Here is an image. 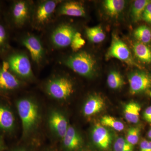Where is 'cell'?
Returning a JSON list of instances; mask_svg holds the SVG:
<instances>
[{
  "label": "cell",
  "instance_id": "ffe728a7",
  "mask_svg": "<svg viewBox=\"0 0 151 151\" xmlns=\"http://www.w3.org/2000/svg\"><path fill=\"white\" fill-rule=\"evenodd\" d=\"M134 52L140 61L145 63H151V50L145 44L137 42L134 45Z\"/></svg>",
  "mask_w": 151,
  "mask_h": 151
},
{
  "label": "cell",
  "instance_id": "d4e9b609",
  "mask_svg": "<svg viewBox=\"0 0 151 151\" xmlns=\"http://www.w3.org/2000/svg\"><path fill=\"white\" fill-rule=\"evenodd\" d=\"M108 86L113 89H119L124 85V78L119 72L116 71H111L107 78Z\"/></svg>",
  "mask_w": 151,
  "mask_h": 151
},
{
  "label": "cell",
  "instance_id": "44dd1931",
  "mask_svg": "<svg viewBox=\"0 0 151 151\" xmlns=\"http://www.w3.org/2000/svg\"><path fill=\"white\" fill-rule=\"evenodd\" d=\"M151 3L150 0H137L132 6V17L133 20L138 22L142 19L143 13L146 7Z\"/></svg>",
  "mask_w": 151,
  "mask_h": 151
},
{
  "label": "cell",
  "instance_id": "f1b7e54d",
  "mask_svg": "<svg viewBox=\"0 0 151 151\" xmlns=\"http://www.w3.org/2000/svg\"><path fill=\"white\" fill-rule=\"evenodd\" d=\"M7 42V33L3 25L0 24V50L5 47Z\"/></svg>",
  "mask_w": 151,
  "mask_h": 151
},
{
  "label": "cell",
  "instance_id": "5b68a950",
  "mask_svg": "<svg viewBox=\"0 0 151 151\" xmlns=\"http://www.w3.org/2000/svg\"><path fill=\"white\" fill-rule=\"evenodd\" d=\"M77 32L73 25L69 23H61L55 25L49 36L50 45L56 50L70 46L73 37Z\"/></svg>",
  "mask_w": 151,
  "mask_h": 151
},
{
  "label": "cell",
  "instance_id": "8fae6325",
  "mask_svg": "<svg viewBox=\"0 0 151 151\" xmlns=\"http://www.w3.org/2000/svg\"><path fill=\"white\" fill-rule=\"evenodd\" d=\"M55 16L84 17L86 16V11L84 4L81 2H61L57 7Z\"/></svg>",
  "mask_w": 151,
  "mask_h": 151
},
{
  "label": "cell",
  "instance_id": "52a82bcc",
  "mask_svg": "<svg viewBox=\"0 0 151 151\" xmlns=\"http://www.w3.org/2000/svg\"><path fill=\"white\" fill-rule=\"evenodd\" d=\"M21 43L29 52L31 58L36 65L41 66L46 60V52L38 36L27 33L22 37Z\"/></svg>",
  "mask_w": 151,
  "mask_h": 151
},
{
  "label": "cell",
  "instance_id": "ac0fdd59",
  "mask_svg": "<svg viewBox=\"0 0 151 151\" xmlns=\"http://www.w3.org/2000/svg\"><path fill=\"white\" fill-rule=\"evenodd\" d=\"M14 123V117L10 110L0 105V128L10 131L13 128Z\"/></svg>",
  "mask_w": 151,
  "mask_h": 151
},
{
  "label": "cell",
  "instance_id": "9a60e30c",
  "mask_svg": "<svg viewBox=\"0 0 151 151\" xmlns=\"http://www.w3.org/2000/svg\"><path fill=\"white\" fill-rule=\"evenodd\" d=\"M63 139L64 147L69 151L78 150L82 146L83 139L81 135L74 127L69 126Z\"/></svg>",
  "mask_w": 151,
  "mask_h": 151
},
{
  "label": "cell",
  "instance_id": "d6986e66",
  "mask_svg": "<svg viewBox=\"0 0 151 151\" xmlns=\"http://www.w3.org/2000/svg\"><path fill=\"white\" fill-rule=\"evenodd\" d=\"M107 14L111 17L119 14L124 9L125 1L123 0H106L103 4Z\"/></svg>",
  "mask_w": 151,
  "mask_h": 151
},
{
  "label": "cell",
  "instance_id": "6da1fadb",
  "mask_svg": "<svg viewBox=\"0 0 151 151\" xmlns=\"http://www.w3.org/2000/svg\"><path fill=\"white\" fill-rule=\"evenodd\" d=\"M61 1L43 0L34 4L30 22L35 29L42 30L47 27L53 20L55 12Z\"/></svg>",
  "mask_w": 151,
  "mask_h": 151
},
{
  "label": "cell",
  "instance_id": "4fadbf2b",
  "mask_svg": "<svg viewBox=\"0 0 151 151\" xmlns=\"http://www.w3.org/2000/svg\"><path fill=\"white\" fill-rule=\"evenodd\" d=\"M21 83L14 74L9 70L8 66L5 63L0 68V90L12 91L19 88Z\"/></svg>",
  "mask_w": 151,
  "mask_h": 151
},
{
  "label": "cell",
  "instance_id": "4316f807",
  "mask_svg": "<svg viewBox=\"0 0 151 151\" xmlns=\"http://www.w3.org/2000/svg\"><path fill=\"white\" fill-rule=\"evenodd\" d=\"M140 133V129L139 127H132L128 130L125 139L132 145H135L139 142Z\"/></svg>",
  "mask_w": 151,
  "mask_h": 151
},
{
  "label": "cell",
  "instance_id": "ba28073f",
  "mask_svg": "<svg viewBox=\"0 0 151 151\" xmlns=\"http://www.w3.org/2000/svg\"><path fill=\"white\" fill-rule=\"evenodd\" d=\"M34 4L32 1L25 0L14 2L11 8V14L13 22L17 27H23L30 22Z\"/></svg>",
  "mask_w": 151,
  "mask_h": 151
},
{
  "label": "cell",
  "instance_id": "8992f818",
  "mask_svg": "<svg viewBox=\"0 0 151 151\" xmlns=\"http://www.w3.org/2000/svg\"><path fill=\"white\" fill-rule=\"evenodd\" d=\"M6 63L9 69L16 76L24 79L33 77L29 58L26 52L17 51L10 55Z\"/></svg>",
  "mask_w": 151,
  "mask_h": 151
},
{
  "label": "cell",
  "instance_id": "5bb4252c",
  "mask_svg": "<svg viewBox=\"0 0 151 151\" xmlns=\"http://www.w3.org/2000/svg\"><path fill=\"white\" fill-rule=\"evenodd\" d=\"M49 124L52 131L58 137L63 138L69 126L65 116L58 111H53L49 118Z\"/></svg>",
  "mask_w": 151,
  "mask_h": 151
},
{
  "label": "cell",
  "instance_id": "277c9868",
  "mask_svg": "<svg viewBox=\"0 0 151 151\" xmlns=\"http://www.w3.org/2000/svg\"><path fill=\"white\" fill-rule=\"evenodd\" d=\"M45 89L47 93L53 99L64 100L73 94L74 85L70 78L63 76L55 75L47 82Z\"/></svg>",
  "mask_w": 151,
  "mask_h": 151
},
{
  "label": "cell",
  "instance_id": "9c48e42d",
  "mask_svg": "<svg viewBox=\"0 0 151 151\" xmlns=\"http://www.w3.org/2000/svg\"><path fill=\"white\" fill-rule=\"evenodd\" d=\"M107 56L110 58H113L119 59L128 65H137L127 45L116 35L113 36Z\"/></svg>",
  "mask_w": 151,
  "mask_h": 151
},
{
  "label": "cell",
  "instance_id": "7a4b0ae2",
  "mask_svg": "<svg viewBox=\"0 0 151 151\" xmlns=\"http://www.w3.org/2000/svg\"><path fill=\"white\" fill-rule=\"evenodd\" d=\"M61 62L75 73L84 77H91L95 72L96 61L86 51L77 52L63 59Z\"/></svg>",
  "mask_w": 151,
  "mask_h": 151
},
{
  "label": "cell",
  "instance_id": "8d00e7d4",
  "mask_svg": "<svg viewBox=\"0 0 151 151\" xmlns=\"http://www.w3.org/2000/svg\"><path fill=\"white\" fill-rule=\"evenodd\" d=\"M150 96L151 97V92H150Z\"/></svg>",
  "mask_w": 151,
  "mask_h": 151
},
{
  "label": "cell",
  "instance_id": "7c38bea8",
  "mask_svg": "<svg viewBox=\"0 0 151 151\" xmlns=\"http://www.w3.org/2000/svg\"><path fill=\"white\" fill-rule=\"evenodd\" d=\"M92 138L94 145L104 150L110 147L113 140L109 130L101 124H96L92 129Z\"/></svg>",
  "mask_w": 151,
  "mask_h": 151
},
{
  "label": "cell",
  "instance_id": "30bf717a",
  "mask_svg": "<svg viewBox=\"0 0 151 151\" xmlns=\"http://www.w3.org/2000/svg\"><path fill=\"white\" fill-rule=\"evenodd\" d=\"M129 82L131 94H139L151 88V76L144 71H136L129 76Z\"/></svg>",
  "mask_w": 151,
  "mask_h": 151
},
{
  "label": "cell",
  "instance_id": "f546056e",
  "mask_svg": "<svg viewBox=\"0 0 151 151\" xmlns=\"http://www.w3.org/2000/svg\"><path fill=\"white\" fill-rule=\"evenodd\" d=\"M142 19L147 23L151 24V3L146 7L143 13Z\"/></svg>",
  "mask_w": 151,
  "mask_h": 151
},
{
  "label": "cell",
  "instance_id": "603a6c76",
  "mask_svg": "<svg viewBox=\"0 0 151 151\" xmlns=\"http://www.w3.org/2000/svg\"><path fill=\"white\" fill-rule=\"evenodd\" d=\"M134 35L142 43H149L151 40V30L146 26H141L137 28L134 31Z\"/></svg>",
  "mask_w": 151,
  "mask_h": 151
},
{
  "label": "cell",
  "instance_id": "484cf974",
  "mask_svg": "<svg viewBox=\"0 0 151 151\" xmlns=\"http://www.w3.org/2000/svg\"><path fill=\"white\" fill-rule=\"evenodd\" d=\"M134 146L125 138L119 137L115 141L113 148L114 151H134Z\"/></svg>",
  "mask_w": 151,
  "mask_h": 151
},
{
  "label": "cell",
  "instance_id": "e0dca14e",
  "mask_svg": "<svg viewBox=\"0 0 151 151\" xmlns=\"http://www.w3.org/2000/svg\"><path fill=\"white\" fill-rule=\"evenodd\" d=\"M141 106L138 103L131 102L125 105L124 114L126 120L130 123L137 124L139 120Z\"/></svg>",
  "mask_w": 151,
  "mask_h": 151
},
{
  "label": "cell",
  "instance_id": "d6a6232c",
  "mask_svg": "<svg viewBox=\"0 0 151 151\" xmlns=\"http://www.w3.org/2000/svg\"><path fill=\"white\" fill-rule=\"evenodd\" d=\"M3 147V143L1 139H0V149H2Z\"/></svg>",
  "mask_w": 151,
  "mask_h": 151
},
{
  "label": "cell",
  "instance_id": "d590c367",
  "mask_svg": "<svg viewBox=\"0 0 151 151\" xmlns=\"http://www.w3.org/2000/svg\"><path fill=\"white\" fill-rule=\"evenodd\" d=\"M2 150V149H0V151H1Z\"/></svg>",
  "mask_w": 151,
  "mask_h": 151
},
{
  "label": "cell",
  "instance_id": "836d02e7",
  "mask_svg": "<svg viewBox=\"0 0 151 151\" xmlns=\"http://www.w3.org/2000/svg\"><path fill=\"white\" fill-rule=\"evenodd\" d=\"M148 137L151 139V129L149 131L148 133Z\"/></svg>",
  "mask_w": 151,
  "mask_h": 151
},
{
  "label": "cell",
  "instance_id": "cb8c5ba5",
  "mask_svg": "<svg viewBox=\"0 0 151 151\" xmlns=\"http://www.w3.org/2000/svg\"><path fill=\"white\" fill-rule=\"evenodd\" d=\"M101 124L104 127H110L113 129L121 132L124 129V125L122 122L113 116H105L101 119Z\"/></svg>",
  "mask_w": 151,
  "mask_h": 151
},
{
  "label": "cell",
  "instance_id": "1f68e13d",
  "mask_svg": "<svg viewBox=\"0 0 151 151\" xmlns=\"http://www.w3.org/2000/svg\"><path fill=\"white\" fill-rule=\"evenodd\" d=\"M143 117L146 121L151 123V106L146 109L143 114Z\"/></svg>",
  "mask_w": 151,
  "mask_h": 151
},
{
  "label": "cell",
  "instance_id": "3957f363",
  "mask_svg": "<svg viewBox=\"0 0 151 151\" xmlns=\"http://www.w3.org/2000/svg\"><path fill=\"white\" fill-rule=\"evenodd\" d=\"M17 108L21 120L23 133L27 135L35 129L38 122V107L32 99L25 98L18 101Z\"/></svg>",
  "mask_w": 151,
  "mask_h": 151
},
{
  "label": "cell",
  "instance_id": "4dcf8cb0",
  "mask_svg": "<svg viewBox=\"0 0 151 151\" xmlns=\"http://www.w3.org/2000/svg\"><path fill=\"white\" fill-rule=\"evenodd\" d=\"M140 151H151V142L144 140L140 145Z\"/></svg>",
  "mask_w": 151,
  "mask_h": 151
},
{
  "label": "cell",
  "instance_id": "7402d4cb",
  "mask_svg": "<svg viewBox=\"0 0 151 151\" xmlns=\"http://www.w3.org/2000/svg\"><path fill=\"white\" fill-rule=\"evenodd\" d=\"M86 34L88 39L93 43H100L105 38V33L100 26L87 28Z\"/></svg>",
  "mask_w": 151,
  "mask_h": 151
},
{
  "label": "cell",
  "instance_id": "e575fe53",
  "mask_svg": "<svg viewBox=\"0 0 151 151\" xmlns=\"http://www.w3.org/2000/svg\"><path fill=\"white\" fill-rule=\"evenodd\" d=\"M18 151H25L23 150H19Z\"/></svg>",
  "mask_w": 151,
  "mask_h": 151
},
{
  "label": "cell",
  "instance_id": "83f0119b",
  "mask_svg": "<svg viewBox=\"0 0 151 151\" xmlns=\"http://www.w3.org/2000/svg\"><path fill=\"white\" fill-rule=\"evenodd\" d=\"M85 43L86 42L82 37L81 34L77 32L73 37L70 46L73 52H77L83 47Z\"/></svg>",
  "mask_w": 151,
  "mask_h": 151
},
{
  "label": "cell",
  "instance_id": "2e32d148",
  "mask_svg": "<svg viewBox=\"0 0 151 151\" xmlns=\"http://www.w3.org/2000/svg\"><path fill=\"white\" fill-rule=\"evenodd\" d=\"M105 106V102L102 97L94 95L86 100L83 108V113L86 117L94 116L100 113Z\"/></svg>",
  "mask_w": 151,
  "mask_h": 151
}]
</instances>
